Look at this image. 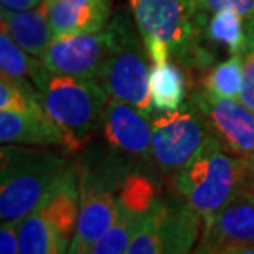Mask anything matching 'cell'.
<instances>
[{
  "label": "cell",
  "instance_id": "18",
  "mask_svg": "<svg viewBox=\"0 0 254 254\" xmlns=\"http://www.w3.org/2000/svg\"><path fill=\"white\" fill-rule=\"evenodd\" d=\"M203 40L225 47L231 55H241L246 43V18L233 10H220L206 20Z\"/></svg>",
  "mask_w": 254,
  "mask_h": 254
},
{
  "label": "cell",
  "instance_id": "14",
  "mask_svg": "<svg viewBox=\"0 0 254 254\" xmlns=\"http://www.w3.org/2000/svg\"><path fill=\"white\" fill-rule=\"evenodd\" d=\"M0 142L2 145L62 147L66 150L63 134L45 111H0Z\"/></svg>",
  "mask_w": 254,
  "mask_h": 254
},
{
  "label": "cell",
  "instance_id": "10",
  "mask_svg": "<svg viewBox=\"0 0 254 254\" xmlns=\"http://www.w3.org/2000/svg\"><path fill=\"white\" fill-rule=\"evenodd\" d=\"M190 103L205 118L213 135L231 155L254 157V111L240 99L221 98L203 89L193 91Z\"/></svg>",
  "mask_w": 254,
  "mask_h": 254
},
{
  "label": "cell",
  "instance_id": "12",
  "mask_svg": "<svg viewBox=\"0 0 254 254\" xmlns=\"http://www.w3.org/2000/svg\"><path fill=\"white\" fill-rule=\"evenodd\" d=\"M201 226L200 251L230 243L254 245V189H245L216 215L205 218Z\"/></svg>",
  "mask_w": 254,
  "mask_h": 254
},
{
  "label": "cell",
  "instance_id": "28",
  "mask_svg": "<svg viewBox=\"0 0 254 254\" xmlns=\"http://www.w3.org/2000/svg\"><path fill=\"white\" fill-rule=\"evenodd\" d=\"M185 2H187V5H189V7H191V3L195 2V0H185Z\"/></svg>",
  "mask_w": 254,
  "mask_h": 254
},
{
  "label": "cell",
  "instance_id": "1",
  "mask_svg": "<svg viewBox=\"0 0 254 254\" xmlns=\"http://www.w3.org/2000/svg\"><path fill=\"white\" fill-rule=\"evenodd\" d=\"M32 81L40 93L45 113L64 137L66 152L74 154L84 149L98 132L109 103L103 84L94 79L53 73L38 58H33Z\"/></svg>",
  "mask_w": 254,
  "mask_h": 254
},
{
  "label": "cell",
  "instance_id": "27",
  "mask_svg": "<svg viewBox=\"0 0 254 254\" xmlns=\"http://www.w3.org/2000/svg\"><path fill=\"white\" fill-rule=\"evenodd\" d=\"M246 164H248V167H250V170H251V174H253V179H254V157H253V159H250V160H246Z\"/></svg>",
  "mask_w": 254,
  "mask_h": 254
},
{
  "label": "cell",
  "instance_id": "16",
  "mask_svg": "<svg viewBox=\"0 0 254 254\" xmlns=\"http://www.w3.org/2000/svg\"><path fill=\"white\" fill-rule=\"evenodd\" d=\"M20 254H66L69 245L42 203L18 223Z\"/></svg>",
  "mask_w": 254,
  "mask_h": 254
},
{
  "label": "cell",
  "instance_id": "4",
  "mask_svg": "<svg viewBox=\"0 0 254 254\" xmlns=\"http://www.w3.org/2000/svg\"><path fill=\"white\" fill-rule=\"evenodd\" d=\"M250 177L253 174L246 160L231 155L211 135L189 164L170 177V182L180 200L205 220L248 189Z\"/></svg>",
  "mask_w": 254,
  "mask_h": 254
},
{
  "label": "cell",
  "instance_id": "9",
  "mask_svg": "<svg viewBox=\"0 0 254 254\" xmlns=\"http://www.w3.org/2000/svg\"><path fill=\"white\" fill-rule=\"evenodd\" d=\"M162 196L145 170H130L119 191V210L113 226L88 254H124Z\"/></svg>",
  "mask_w": 254,
  "mask_h": 254
},
{
  "label": "cell",
  "instance_id": "29",
  "mask_svg": "<svg viewBox=\"0 0 254 254\" xmlns=\"http://www.w3.org/2000/svg\"><path fill=\"white\" fill-rule=\"evenodd\" d=\"M253 189H254V182H253Z\"/></svg>",
  "mask_w": 254,
  "mask_h": 254
},
{
  "label": "cell",
  "instance_id": "19",
  "mask_svg": "<svg viewBox=\"0 0 254 254\" xmlns=\"http://www.w3.org/2000/svg\"><path fill=\"white\" fill-rule=\"evenodd\" d=\"M203 88L221 98L240 99L243 89V58L241 55H231L225 62L211 66Z\"/></svg>",
  "mask_w": 254,
  "mask_h": 254
},
{
  "label": "cell",
  "instance_id": "22",
  "mask_svg": "<svg viewBox=\"0 0 254 254\" xmlns=\"http://www.w3.org/2000/svg\"><path fill=\"white\" fill-rule=\"evenodd\" d=\"M225 8L233 10V12L240 13L245 18H250L254 15V0H195L190 7L200 30H203L206 20L213 13Z\"/></svg>",
  "mask_w": 254,
  "mask_h": 254
},
{
  "label": "cell",
  "instance_id": "15",
  "mask_svg": "<svg viewBox=\"0 0 254 254\" xmlns=\"http://www.w3.org/2000/svg\"><path fill=\"white\" fill-rule=\"evenodd\" d=\"M48 7L50 0H45L38 7L25 12L0 8L2 28L7 30L20 48L38 60L43 57L55 38L48 20Z\"/></svg>",
  "mask_w": 254,
  "mask_h": 254
},
{
  "label": "cell",
  "instance_id": "26",
  "mask_svg": "<svg viewBox=\"0 0 254 254\" xmlns=\"http://www.w3.org/2000/svg\"><path fill=\"white\" fill-rule=\"evenodd\" d=\"M45 0H0L2 8L13 10V12H25V10H32L38 7Z\"/></svg>",
  "mask_w": 254,
  "mask_h": 254
},
{
  "label": "cell",
  "instance_id": "21",
  "mask_svg": "<svg viewBox=\"0 0 254 254\" xmlns=\"http://www.w3.org/2000/svg\"><path fill=\"white\" fill-rule=\"evenodd\" d=\"M167 208V200L159 201V205L154 208L145 223L142 225L139 233L134 236V240L126 250L124 254H164V231L162 223Z\"/></svg>",
  "mask_w": 254,
  "mask_h": 254
},
{
  "label": "cell",
  "instance_id": "3",
  "mask_svg": "<svg viewBox=\"0 0 254 254\" xmlns=\"http://www.w3.org/2000/svg\"><path fill=\"white\" fill-rule=\"evenodd\" d=\"M71 165L66 155L30 145L0 149V220L20 223L45 201Z\"/></svg>",
  "mask_w": 254,
  "mask_h": 254
},
{
  "label": "cell",
  "instance_id": "8",
  "mask_svg": "<svg viewBox=\"0 0 254 254\" xmlns=\"http://www.w3.org/2000/svg\"><path fill=\"white\" fill-rule=\"evenodd\" d=\"M96 134H99L106 144L104 152L108 155L135 169L145 170V167H154L152 116L109 98Z\"/></svg>",
  "mask_w": 254,
  "mask_h": 254
},
{
  "label": "cell",
  "instance_id": "6",
  "mask_svg": "<svg viewBox=\"0 0 254 254\" xmlns=\"http://www.w3.org/2000/svg\"><path fill=\"white\" fill-rule=\"evenodd\" d=\"M108 27L113 45L99 83L108 91L109 98L134 106L147 116H154L155 109L150 99L152 64H149V53L134 17L121 10Z\"/></svg>",
  "mask_w": 254,
  "mask_h": 254
},
{
  "label": "cell",
  "instance_id": "7",
  "mask_svg": "<svg viewBox=\"0 0 254 254\" xmlns=\"http://www.w3.org/2000/svg\"><path fill=\"white\" fill-rule=\"evenodd\" d=\"M213 135L205 118L190 101L180 109L152 116V162L172 177L195 157Z\"/></svg>",
  "mask_w": 254,
  "mask_h": 254
},
{
  "label": "cell",
  "instance_id": "5",
  "mask_svg": "<svg viewBox=\"0 0 254 254\" xmlns=\"http://www.w3.org/2000/svg\"><path fill=\"white\" fill-rule=\"evenodd\" d=\"M135 169L106 152L88 155L79 167V213L76 231L66 254H88L113 226L119 210L124 177Z\"/></svg>",
  "mask_w": 254,
  "mask_h": 254
},
{
  "label": "cell",
  "instance_id": "17",
  "mask_svg": "<svg viewBox=\"0 0 254 254\" xmlns=\"http://www.w3.org/2000/svg\"><path fill=\"white\" fill-rule=\"evenodd\" d=\"M185 78L174 60L150 68V99L155 113H170L185 104Z\"/></svg>",
  "mask_w": 254,
  "mask_h": 254
},
{
  "label": "cell",
  "instance_id": "20",
  "mask_svg": "<svg viewBox=\"0 0 254 254\" xmlns=\"http://www.w3.org/2000/svg\"><path fill=\"white\" fill-rule=\"evenodd\" d=\"M33 57L18 47L8 32L2 28L0 32V78L12 81H32Z\"/></svg>",
  "mask_w": 254,
  "mask_h": 254
},
{
  "label": "cell",
  "instance_id": "13",
  "mask_svg": "<svg viewBox=\"0 0 254 254\" xmlns=\"http://www.w3.org/2000/svg\"><path fill=\"white\" fill-rule=\"evenodd\" d=\"M113 0H50L48 20L55 37L104 30L111 22Z\"/></svg>",
  "mask_w": 254,
  "mask_h": 254
},
{
  "label": "cell",
  "instance_id": "23",
  "mask_svg": "<svg viewBox=\"0 0 254 254\" xmlns=\"http://www.w3.org/2000/svg\"><path fill=\"white\" fill-rule=\"evenodd\" d=\"M243 58V89L240 101L254 111V15L246 18V43Z\"/></svg>",
  "mask_w": 254,
  "mask_h": 254
},
{
  "label": "cell",
  "instance_id": "25",
  "mask_svg": "<svg viewBox=\"0 0 254 254\" xmlns=\"http://www.w3.org/2000/svg\"><path fill=\"white\" fill-rule=\"evenodd\" d=\"M200 254H254V245H243V243H230L208 251H200Z\"/></svg>",
  "mask_w": 254,
  "mask_h": 254
},
{
  "label": "cell",
  "instance_id": "11",
  "mask_svg": "<svg viewBox=\"0 0 254 254\" xmlns=\"http://www.w3.org/2000/svg\"><path fill=\"white\" fill-rule=\"evenodd\" d=\"M111 45L109 27L99 32L62 35L53 38L40 62L53 73L99 81Z\"/></svg>",
  "mask_w": 254,
  "mask_h": 254
},
{
  "label": "cell",
  "instance_id": "30",
  "mask_svg": "<svg viewBox=\"0 0 254 254\" xmlns=\"http://www.w3.org/2000/svg\"><path fill=\"white\" fill-rule=\"evenodd\" d=\"M195 254H200V253H195Z\"/></svg>",
  "mask_w": 254,
  "mask_h": 254
},
{
  "label": "cell",
  "instance_id": "2",
  "mask_svg": "<svg viewBox=\"0 0 254 254\" xmlns=\"http://www.w3.org/2000/svg\"><path fill=\"white\" fill-rule=\"evenodd\" d=\"M129 5L150 64L169 60L198 69L213 64V55L203 47L201 30L185 0H129Z\"/></svg>",
  "mask_w": 254,
  "mask_h": 254
},
{
  "label": "cell",
  "instance_id": "24",
  "mask_svg": "<svg viewBox=\"0 0 254 254\" xmlns=\"http://www.w3.org/2000/svg\"><path fill=\"white\" fill-rule=\"evenodd\" d=\"M0 254H20L18 223H2V228H0Z\"/></svg>",
  "mask_w": 254,
  "mask_h": 254
}]
</instances>
